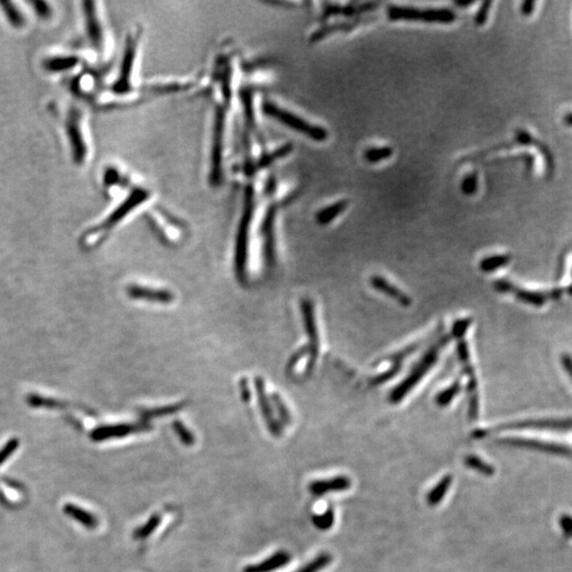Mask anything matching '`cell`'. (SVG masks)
Listing matches in <instances>:
<instances>
[{"label":"cell","mask_w":572,"mask_h":572,"mask_svg":"<svg viewBox=\"0 0 572 572\" xmlns=\"http://www.w3.org/2000/svg\"><path fill=\"white\" fill-rule=\"evenodd\" d=\"M334 512L332 510H328L326 512L322 513V514L316 515V516L313 517V523L317 529L323 530H329L330 528H332L334 523Z\"/></svg>","instance_id":"cell-29"},{"label":"cell","mask_w":572,"mask_h":572,"mask_svg":"<svg viewBox=\"0 0 572 572\" xmlns=\"http://www.w3.org/2000/svg\"><path fill=\"white\" fill-rule=\"evenodd\" d=\"M139 32L131 33L126 40V49H124L122 63H121L120 74L114 84V90L116 94H124L132 90V74L136 60L137 48L139 44Z\"/></svg>","instance_id":"cell-6"},{"label":"cell","mask_w":572,"mask_h":572,"mask_svg":"<svg viewBox=\"0 0 572 572\" xmlns=\"http://www.w3.org/2000/svg\"><path fill=\"white\" fill-rule=\"evenodd\" d=\"M174 429L175 432H176L177 436L179 437V439H180L181 442H183V444H194V436H193V435L191 434L190 430H189V429L187 428V427L185 426V425H183V423L175 422Z\"/></svg>","instance_id":"cell-31"},{"label":"cell","mask_w":572,"mask_h":572,"mask_svg":"<svg viewBox=\"0 0 572 572\" xmlns=\"http://www.w3.org/2000/svg\"><path fill=\"white\" fill-rule=\"evenodd\" d=\"M351 487V480L346 476L333 477L329 479H320L313 481L310 485V492L316 496L332 492H342Z\"/></svg>","instance_id":"cell-13"},{"label":"cell","mask_w":572,"mask_h":572,"mask_svg":"<svg viewBox=\"0 0 572 572\" xmlns=\"http://www.w3.org/2000/svg\"><path fill=\"white\" fill-rule=\"evenodd\" d=\"M452 482L453 477L451 476V475L443 477V478L439 481L438 485L427 495V503H428V505H432V507L439 505V503L442 501V499L444 498L445 495H446L447 491H448L449 487L452 485Z\"/></svg>","instance_id":"cell-21"},{"label":"cell","mask_w":572,"mask_h":572,"mask_svg":"<svg viewBox=\"0 0 572 572\" xmlns=\"http://www.w3.org/2000/svg\"><path fill=\"white\" fill-rule=\"evenodd\" d=\"M491 6H492L491 1H485V3H481L480 8H479L476 15H475V24L477 26H483L487 23Z\"/></svg>","instance_id":"cell-33"},{"label":"cell","mask_w":572,"mask_h":572,"mask_svg":"<svg viewBox=\"0 0 572 572\" xmlns=\"http://www.w3.org/2000/svg\"><path fill=\"white\" fill-rule=\"evenodd\" d=\"M83 11L85 15L88 37L94 48L101 49L103 45V30L101 27L100 19L96 13V3L94 1H84Z\"/></svg>","instance_id":"cell-12"},{"label":"cell","mask_w":572,"mask_h":572,"mask_svg":"<svg viewBox=\"0 0 572 572\" xmlns=\"http://www.w3.org/2000/svg\"><path fill=\"white\" fill-rule=\"evenodd\" d=\"M63 511L67 516H69L74 521H78L86 529L94 530L98 528L99 519H96V515L92 514L83 507H78L74 503H66L64 505Z\"/></svg>","instance_id":"cell-17"},{"label":"cell","mask_w":572,"mask_h":572,"mask_svg":"<svg viewBox=\"0 0 572 572\" xmlns=\"http://www.w3.org/2000/svg\"><path fill=\"white\" fill-rule=\"evenodd\" d=\"M501 444L511 445V446L528 447V448L539 449L543 452L551 453L557 455H570L571 451L563 445L553 444V443L539 442V441L525 440V439H503L499 441Z\"/></svg>","instance_id":"cell-15"},{"label":"cell","mask_w":572,"mask_h":572,"mask_svg":"<svg viewBox=\"0 0 572 572\" xmlns=\"http://www.w3.org/2000/svg\"><path fill=\"white\" fill-rule=\"evenodd\" d=\"M477 190H478V173H469L461 183V191L463 194L471 196V195H474Z\"/></svg>","instance_id":"cell-28"},{"label":"cell","mask_w":572,"mask_h":572,"mask_svg":"<svg viewBox=\"0 0 572 572\" xmlns=\"http://www.w3.org/2000/svg\"><path fill=\"white\" fill-rule=\"evenodd\" d=\"M459 340L457 344V352H458L459 360L462 366V371L467 378L466 390L469 394V420L475 421L478 419L479 414V396H478V382H477L475 368L472 364V358L469 354V346L465 342L464 337L457 338Z\"/></svg>","instance_id":"cell-5"},{"label":"cell","mask_w":572,"mask_h":572,"mask_svg":"<svg viewBox=\"0 0 572 572\" xmlns=\"http://www.w3.org/2000/svg\"><path fill=\"white\" fill-rule=\"evenodd\" d=\"M464 463L469 469H475L477 472L487 475V476H493V474H494V467L492 465L487 464L485 461L479 458L478 456H475V455L467 456L465 458Z\"/></svg>","instance_id":"cell-25"},{"label":"cell","mask_w":572,"mask_h":572,"mask_svg":"<svg viewBox=\"0 0 572 572\" xmlns=\"http://www.w3.org/2000/svg\"><path fill=\"white\" fill-rule=\"evenodd\" d=\"M563 364L564 367H565L566 370H567L568 373H569V376H571L572 378V358H570L569 355L564 356Z\"/></svg>","instance_id":"cell-36"},{"label":"cell","mask_w":572,"mask_h":572,"mask_svg":"<svg viewBox=\"0 0 572 572\" xmlns=\"http://www.w3.org/2000/svg\"><path fill=\"white\" fill-rule=\"evenodd\" d=\"M67 133L72 144V157L76 165H82L87 156V146L84 140L83 133L81 131L78 117H70L67 122Z\"/></svg>","instance_id":"cell-10"},{"label":"cell","mask_w":572,"mask_h":572,"mask_svg":"<svg viewBox=\"0 0 572 572\" xmlns=\"http://www.w3.org/2000/svg\"><path fill=\"white\" fill-rule=\"evenodd\" d=\"M150 196V193L146 189L136 188L130 193L128 197H126L120 206L106 219L102 225L99 227V231L110 230L112 227H114L117 224L120 223L121 219L126 217L133 209L140 206L141 203L146 201Z\"/></svg>","instance_id":"cell-7"},{"label":"cell","mask_w":572,"mask_h":572,"mask_svg":"<svg viewBox=\"0 0 572 572\" xmlns=\"http://www.w3.org/2000/svg\"><path fill=\"white\" fill-rule=\"evenodd\" d=\"M291 562V555L286 551H279L261 563L245 567L243 572H273L284 567Z\"/></svg>","instance_id":"cell-16"},{"label":"cell","mask_w":572,"mask_h":572,"mask_svg":"<svg viewBox=\"0 0 572 572\" xmlns=\"http://www.w3.org/2000/svg\"><path fill=\"white\" fill-rule=\"evenodd\" d=\"M331 562L332 555H330L329 553H321V555L316 557L313 561L306 564L305 566L300 568V569L296 572H319L321 571L322 569H324L326 566L329 565Z\"/></svg>","instance_id":"cell-27"},{"label":"cell","mask_w":572,"mask_h":572,"mask_svg":"<svg viewBox=\"0 0 572 572\" xmlns=\"http://www.w3.org/2000/svg\"><path fill=\"white\" fill-rule=\"evenodd\" d=\"M263 112L264 114L275 119L276 121L283 124L286 128L300 133V134L304 135V136L316 141V142H323L329 138V133L326 128L310 124L309 121L304 120L303 118L294 114L291 110H287L286 108L278 106L273 101H265L264 102Z\"/></svg>","instance_id":"cell-2"},{"label":"cell","mask_w":572,"mask_h":572,"mask_svg":"<svg viewBox=\"0 0 572 572\" xmlns=\"http://www.w3.org/2000/svg\"><path fill=\"white\" fill-rule=\"evenodd\" d=\"M150 429L148 424H119L110 426H101L94 429L90 435V438L96 442L108 440V439L124 438L137 432H146Z\"/></svg>","instance_id":"cell-8"},{"label":"cell","mask_w":572,"mask_h":572,"mask_svg":"<svg viewBox=\"0 0 572 572\" xmlns=\"http://www.w3.org/2000/svg\"><path fill=\"white\" fill-rule=\"evenodd\" d=\"M461 388H462V386H461L460 380H457L451 386L439 392L436 396V403L438 406L446 407L447 405L451 404L454 398L460 394Z\"/></svg>","instance_id":"cell-23"},{"label":"cell","mask_w":572,"mask_h":572,"mask_svg":"<svg viewBox=\"0 0 572 572\" xmlns=\"http://www.w3.org/2000/svg\"><path fill=\"white\" fill-rule=\"evenodd\" d=\"M561 525L564 532L567 537H572V519L571 516L564 515L561 519Z\"/></svg>","instance_id":"cell-35"},{"label":"cell","mask_w":572,"mask_h":572,"mask_svg":"<svg viewBox=\"0 0 572 572\" xmlns=\"http://www.w3.org/2000/svg\"><path fill=\"white\" fill-rule=\"evenodd\" d=\"M370 285L378 293L387 296L394 301L398 302L404 308H410L412 305V300L410 296L406 295L404 292L401 291L398 286L394 285L388 279L380 275H374L370 277Z\"/></svg>","instance_id":"cell-11"},{"label":"cell","mask_w":572,"mask_h":572,"mask_svg":"<svg viewBox=\"0 0 572 572\" xmlns=\"http://www.w3.org/2000/svg\"><path fill=\"white\" fill-rule=\"evenodd\" d=\"M119 178H120V174H119L116 169H108V170L106 171V176H104V180H106V185H110V186L117 183Z\"/></svg>","instance_id":"cell-34"},{"label":"cell","mask_w":572,"mask_h":572,"mask_svg":"<svg viewBox=\"0 0 572 572\" xmlns=\"http://www.w3.org/2000/svg\"><path fill=\"white\" fill-rule=\"evenodd\" d=\"M511 257L507 255H489L481 260L479 267L483 273H493L509 263Z\"/></svg>","instance_id":"cell-22"},{"label":"cell","mask_w":572,"mask_h":572,"mask_svg":"<svg viewBox=\"0 0 572 572\" xmlns=\"http://www.w3.org/2000/svg\"><path fill=\"white\" fill-rule=\"evenodd\" d=\"M0 8L7 17L8 22L14 28H22L25 25V17L20 10L9 0H0Z\"/></svg>","instance_id":"cell-20"},{"label":"cell","mask_w":572,"mask_h":572,"mask_svg":"<svg viewBox=\"0 0 572 572\" xmlns=\"http://www.w3.org/2000/svg\"><path fill=\"white\" fill-rule=\"evenodd\" d=\"M349 203V201L342 199V201H336V203L331 205V206L321 209V210L318 211L317 214H316V221H317V223L321 225V226H326L328 224L332 223L336 217H339V215L348 208Z\"/></svg>","instance_id":"cell-18"},{"label":"cell","mask_w":572,"mask_h":572,"mask_svg":"<svg viewBox=\"0 0 572 572\" xmlns=\"http://www.w3.org/2000/svg\"><path fill=\"white\" fill-rule=\"evenodd\" d=\"M380 6L378 3H351L346 6L337 3H324L321 19L326 20L331 16L344 15L346 17H358L362 14L373 11Z\"/></svg>","instance_id":"cell-9"},{"label":"cell","mask_w":572,"mask_h":572,"mask_svg":"<svg viewBox=\"0 0 572 572\" xmlns=\"http://www.w3.org/2000/svg\"><path fill=\"white\" fill-rule=\"evenodd\" d=\"M161 523V517L159 514H154L149 519L144 525L137 528L134 531L135 539H146L156 531Z\"/></svg>","instance_id":"cell-24"},{"label":"cell","mask_w":572,"mask_h":572,"mask_svg":"<svg viewBox=\"0 0 572 572\" xmlns=\"http://www.w3.org/2000/svg\"><path fill=\"white\" fill-rule=\"evenodd\" d=\"M226 131V110L223 106L217 108L213 124L212 148H211L210 179L213 186H219L223 180V154Z\"/></svg>","instance_id":"cell-4"},{"label":"cell","mask_w":572,"mask_h":572,"mask_svg":"<svg viewBox=\"0 0 572 572\" xmlns=\"http://www.w3.org/2000/svg\"><path fill=\"white\" fill-rule=\"evenodd\" d=\"M386 13L388 19L392 22L407 20L424 23L452 24L457 19L456 13L446 8L422 10L418 8L390 5L387 8Z\"/></svg>","instance_id":"cell-3"},{"label":"cell","mask_w":572,"mask_h":572,"mask_svg":"<svg viewBox=\"0 0 572 572\" xmlns=\"http://www.w3.org/2000/svg\"><path fill=\"white\" fill-rule=\"evenodd\" d=\"M78 64V56H53V58H47L44 62V67L50 72H62L72 69Z\"/></svg>","instance_id":"cell-19"},{"label":"cell","mask_w":572,"mask_h":572,"mask_svg":"<svg viewBox=\"0 0 572 572\" xmlns=\"http://www.w3.org/2000/svg\"><path fill=\"white\" fill-rule=\"evenodd\" d=\"M521 428L571 429L572 420H525L497 427L496 430Z\"/></svg>","instance_id":"cell-14"},{"label":"cell","mask_w":572,"mask_h":572,"mask_svg":"<svg viewBox=\"0 0 572 572\" xmlns=\"http://www.w3.org/2000/svg\"><path fill=\"white\" fill-rule=\"evenodd\" d=\"M29 3L32 6V8H33L35 13L40 16V18L48 19V18H50V16L52 15L51 7H50L49 3H46V1H42V0H30Z\"/></svg>","instance_id":"cell-30"},{"label":"cell","mask_w":572,"mask_h":572,"mask_svg":"<svg viewBox=\"0 0 572 572\" xmlns=\"http://www.w3.org/2000/svg\"><path fill=\"white\" fill-rule=\"evenodd\" d=\"M448 342V336H441L432 346H429L425 353L421 356L420 360L416 362L414 368L410 370V374L398 386L394 387L392 394H389V402L392 404H398L404 400L405 396H408L412 392L414 387L434 368Z\"/></svg>","instance_id":"cell-1"},{"label":"cell","mask_w":572,"mask_h":572,"mask_svg":"<svg viewBox=\"0 0 572 572\" xmlns=\"http://www.w3.org/2000/svg\"><path fill=\"white\" fill-rule=\"evenodd\" d=\"M473 3H474V1H456L455 5L458 6V7H469Z\"/></svg>","instance_id":"cell-37"},{"label":"cell","mask_w":572,"mask_h":572,"mask_svg":"<svg viewBox=\"0 0 572 572\" xmlns=\"http://www.w3.org/2000/svg\"><path fill=\"white\" fill-rule=\"evenodd\" d=\"M18 446H19V441L17 439H12L9 442L6 443L5 446L0 449V465H3L14 454Z\"/></svg>","instance_id":"cell-32"},{"label":"cell","mask_w":572,"mask_h":572,"mask_svg":"<svg viewBox=\"0 0 572 572\" xmlns=\"http://www.w3.org/2000/svg\"><path fill=\"white\" fill-rule=\"evenodd\" d=\"M394 154V150L389 146L382 148H370L364 152V159L370 163H378L390 158Z\"/></svg>","instance_id":"cell-26"}]
</instances>
